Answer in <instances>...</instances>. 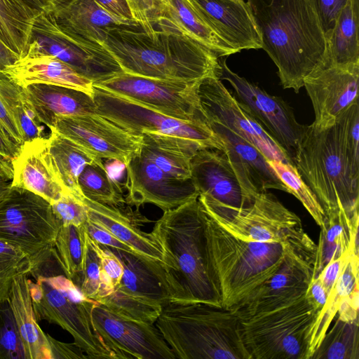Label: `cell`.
Instances as JSON below:
<instances>
[{
  "instance_id": "obj_43",
  "label": "cell",
  "mask_w": 359,
  "mask_h": 359,
  "mask_svg": "<svg viewBox=\"0 0 359 359\" xmlns=\"http://www.w3.org/2000/svg\"><path fill=\"white\" fill-rule=\"evenodd\" d=\"M98 303L121 318L149 324L155 323L163 308L158 304L126 294L117 289Z\"/></svg>"
},
{
  "instance_id": "obj_13",
  "label": "cell",
  "mask_w": 359,
  "mask_h": 359,
  "mask_svg": "<svg viewBox=\"0 0 359 359\" xmlns=\"http://www.w3.org/2000/svg\"><path fill=\"white\" fill-rule=\"evenodd\" d=\"M200 82L154 79L121 72L93 86L172 118L206 122L198 94Z\"/></svg>"
},
{
  "instance_id": "obj_45",
  "label": "cell",
  "mask_w": 359,
  "mask_h": 359,
  "mask_svg": "<svg viewBox=\"0 0 359 359\" xmlns=\"http://www.w3.org/2000/svg\"><path fill=\"white\" fill-rule=\"evenodd\" d=\"M72 280L86 297L97 302L101 299L102 271L100 245L92 240L88 233L83 269L80 274Z\"/></svg>"
},
{
  "instance_id": "obj_57",
  "label": "cell",
  "mask_w": 359,
  "mask_h": 359,
  "mask_svg": "<svg viewBox=\"0 0 359 359\" xmlns=\"http://www.w3.org/2000/svg\"><path fill=\"white\" fill-rule=\"evenodd\" d=\"M20 148L10 141L0 130V166L12 177L11 162Z\"/></svg>"
},
{
  "instance_id": "obj_48",
  "label": "cell",
  "mask_w": 359,
  "mask_h": 359,
  "mask_svg": "<svg viewBox=\"0 0 359 359\" xmlns=\"http://www.w3.org/2000/svg\"><path fill=\"white\" fill-rule=\"evenodd\" d=\"M62 225L81 226L88 219L87 208L79 198L71 192H65L50 204Z\"/></svg>"
},
{
  "instance_id": "obj_8",
  "label": "cell",
  "mask_w": 359,
  "mask_h": 359,
  "mask_svg": "<svg viewBox=\"0 0 359 359\" xmlns=\"http://www.w3.org/2000/svg\"><path fill=\"white\" fill-rule=\"evenodd\" d=\"M318 314L304 296L281 309L241 319L251 359H307L309 334Z\"/></svg>"
},
{
  "instance_id": "obj_21",
  "label": "cell",
  "mask_w": 359,
  "mask_h": 359,
  "mask_svg": "<svg viewBox=\"0 0 359 359\" xmlns=\"http://www.w3.org/2000/svg\"><path fill=\"white\" fill-rule=\"evenodd\" d=\"M191 179L200 197L219 206L243 209L255 199L243 189L226 156L218 149L203 148L196 152L191 161Z\"/></svg>"
},
{
  "instance_id": "obj_31",
  "label": "cell",
  "mask_w": 359,
  "mask_h": 359,
  "mask_svg": "<svg viewBox=\"0 0 359 359\" xmlns=\"http://www.w3.org/2000/svg\"><path fill=\"white\" fill-rule=\"evenodd\" d=\"M52 15L61 28L95 43L102 39L109 28L139 27L133 19L107 11L95 0H78Z\"/></svg>"
},
{
  "instance_id": "obj_35",
  "label": "cell",
  "mask_w": 359,
  "mask_h": 359,
  "mask_svg": "<svg viewBox=\"0 0 359 359\" xmlns=\"http://www.w3.org/2000/svg\"><path fill=\"white\" fill-rule=\"evenodd\" d=\"M50 153L65 189L81 198L79 177L84 168L100 158L62 135L54 129L48 137Z\"/></svg>"
},
{
  "instance_id": "obj_33",
  "label": "cell",
  "mask_w": 359,
  "mask_h": 359,
  "mask_svg": "<svg viewBox=\"0 0 359 359\" xmlns=\"http://www.w3.org/2000/svg\"><path fill=\"white\" fill-rule=\"evenodd\" d=\"M140 150L167 174L180 179H191V161L203 149L198 142L178 136L156 133L141 135Z\"/></svg>"
},
{
  "instance_id": "obj_4",
  "label": "cell",
  "mask_w": 359,
  "mask_h": 359,
  "mask_svg": "<svg viewBox=\"0 0 359 359\" xmlns=\"http://www.w3.org/2000/svg\"><path fill=\"white\" fill-rule=\"evenodd\" d=\"M205 229L210 279L221 306L226 309H233L247 299L289 255L317 248L314 242L245 241L223 228L207 211Z\"/></svg>"
},
{
  "instance_id": "obj_17",
  "label": "cell",
  "mask_w": 359,
  "mask_h": 359,
  "mask_svg": "<svg viewBox=\"0 0 359 359\" xmlns=\"http://www.w3.org/2000/svg\"><path fill=\"white\" fill-rule=\"evenodd\" d=\"M92 320L97 333L112 358H176L154 324L121 318L100 303L93 309Z\"/></svg>"
},
{
  "instance_id": "obj_47",
  "label": "cell",
  "mask_w": 359,
  "mask_h": 359,
  "mask_svg": "<svg viewBox=\"0 0 359 359\" xmlns=\"http://www.w3.org/2000/svg\"><path fill=\"white\" fill-rule=\"evenodd\" d=\"M131 18L151 39L159 33L158 25L163 13L164 0H124Z\"/></svg>"
},
{
  "instance_id": "obj_19",
  "label": "cell",
  "mask_w": 359,
  "mask_h": 359,
  "mask_svg": "<svg viewBox=\"0 0 359 359\" xmlns=\"http://www.w3.org/2000/svg\"><path fill=\"white\" fill-rule=\"evenodd\" d=\"M359 64L319 66L304 80L315 114L311 123L323 130L333 126L339 116L358 102Z\"/></svg>"
},
{
  "instance_id": "obj_40",
  "label": "cell",
  "mask_w": 359,
  "mask_h": 359,
  "mask_svg": "<svg viewBox=\"0 0 359 359\" xmlns=\"http://www.w3.org/2000/svg\"><path fill=\"white\" fill-rule=\"evenodd\" d=\"M0 97L20 128L24 140L43 136V127L37 118L23 88L8 79H0Z\"/></svg>"
},
{
  "instance_id": "obj_22",
  "label": "cell",
  "mask_w": 359,
  "mask_h": 359,
  "mask_svg": "<svg viewBox=\"0 0 359 359\" xmlns=\"http://www.w3.org/2000/svg\"><path fill=\"white\" fill-rule=\"evenodd\" d=\"M205 119L222 142V151L248 194L255 198L257 194L267 189H277L290 194L287 187L256 147L222 123Z\"/></svg>"
},
{
  "instance_id": "obj_1",
  "label": "cell",
  "mask_w": 359,
  "mask_h": 359,
  "mask_svg": "<svg viewBox=\"0 0 359 359\" xmlns=\"http://www.w3.org/2000/svg\"><path fill=\"white\" fill-rule=\"evenodd\" d=\"M262 48L278 68L283 88L296 93L327 61L328 43L310 0H247Z\"/></svg>"
},
{
  "instance_id": "obj_11",
  "label": "cell",
  "mask_w": 359,
  "mask_h": 359,
  "mask_svg": "<svg viewBox=\"0 0 359 359\" xmlns=\"http://www.w3.org/2000/svg\"><path fill=\"white\" fill-rule=\"evenodd\" d=\"M37 54L60 60L93 84L123 72L99 44L65 30L52 15L44 13L34 19L26 55Z\"/></svg>"
},
{
  "instance_id": "obj_49",
  "label": "cell",
  "mask_w": 359,
  "mask_h": 359,
  "mask_svg": "<svg viewBox=\"0 0 359 359\" xmlns=\"http://www.w3.org/2000/svg\"><path fill=\"white\" fill-rule=\"evenodd\" d=\"M100 255L102 299L111 294L119 285L123 273V266L119 259L107 247L100 245Z\"/></svg>"
},
{
  "instance_id": "obj_59",
  "label": "cell",
  "mask_w": 359,
  "mask_h": 359,
  "mask_svg": "<svg viewBox=\"0 0 359 359\" xmlns=\"http://www.w3.org/2000/svg\"><path fill=\"white\" fill-rule=\"evenodd\" d=\"M107 11L124 19H132L124 0H95Z\"/></svg>"
},
{
  "instance_id": "obj_58",
  "label": "cell",
  "mask_w": 359,
  "mask_h": 359,
  "mask_svg": "<svg viewBox=\"0 0 359 359\" xmlns=\"http://www.w3.org/2000/svg\"><path fill=\"white\" fill-rule=\"evenodd\" d=\"M328 295L329 294L320 280L316 277L309 286L305 297L311 305L319 313L324 306Z\"/></svg>"
},
{
  "instance_id": "obj_30",
  "label": "cell",
  "mask_w": 359,
  "mask_h": 359,
  "mask_svg": "<svg viewBox=\"0 0 359 359\" xmlns=\"http://www.w3.org/2000/svg\"><path fill=\"white\" fill-rule=\"evenodd\" d=\"M325 213L315 261V278L332 260L348 251L358 256V212L351 215L341 205Z\"/></svg>"
},
{
  "instance_id": "obj_5",
  "label": "cell",
  "mask_w": 359,
  "mask_h": 359,
  "mask_svg": "<svg viewBox=\"0 0 359 359\" xmlns=\"http://www.w3.org/2000/svg\"><path fill=\"white\" fill-rule=\"evenodd\" d=\"M156 326L181 359H251L234 310L203 303L170 302Z\"/></svg>"
},
{
  "instance_id": "obj_55",
  "label": "cell",
  "mask_w": 359,
  "mask_h": 359,
  "mask_svg": "<svg viewBox=\"0 0 359 359\" xmlns=\"http://www.w3.org/2000/svg\"><path fill=\"white\" fill-rule=\"evenodd\" d=\"M34 11L55 14L78 0H20Z\"/></svg>"
},
{
  "instance_id": "obj_39",
  "label": "cell",
  "mask_w": 359,
  "mask_h": 359,
  "mask_svg": "<svg viewBox=\"0 0 359 359\" xmlns=\"http://www.w3.org/2000/svg\"><path fill=\"white\" fill-rule=\"evenodd\" d=\"M358 320L337 318L311 359H358Z\"/></svg>"
},
{
  "instance_id": "obj_50",
  "label": "cell",
  "mask_w": 359,
  "mask_h": 359,
  "mask_svg": "<svg viewBox=\"0 0 359 359\" xmlns=\"http://www.w3.org/2000/svg\"><path fill=\"white\" fill-rule=\"evenodd\" d=\"M327 37L333 30L336 21L348 0H310Z\"/></svg>"
},
{
  "instance_id": "obj_9",
  "label": "cell",
  "mask_w": 359,
  "mask_h": 359,
  "mask_svg": "<svg viewBox=\"0 0 359 359\" xmlns=\"http://www.w3.org/2000/svg\"><path fill=\"white\" fill-rule=\"evenodd\" d=\"M206 211L234 236L245 240L275 243H313L299 217L266 191L256 195L251 205L227 208L198 197Z\"/></svg>"
},
{
  "instance_id": "obj_14",
  "label": "cell",
  "mask_w": 359,
  "mask_h": 359,
  "mask_svg": "<svg viewBox=\"0 0 359 359\" xmlns=\"http://www.w3.org/2000/svg\"><path fill=\"white\" fill-rule=\"evenodd\" d=\"M219 61V79L230 83L236 98L248 109L292 161L305 125L297 121L292 109L281 97L267 93L232 72L226 65L224 57H220Z\"/></svg>"
},
{
  "instance_id": "obj_38",
  "label": "cell",
  "mask_w": 359,
  "mask_h": 359,
  "mask_svg": "<svg viewBox=\"0 0 359 359\" xmlns=\"http://www.w3.org/2000/svg\"><path fill=\"white\" fill-rule=\"evenodd\" d=\"M79 185L83 196L90 200L111 206L126 204L121 186L110 177L102 158L84 168Z\"/></svg>"
},
{
  "instance_id": "obj_23",
  "label": "cell",
  "mask_w": 359,
  "mask_h": 359,
  "mask_svg": "<svg viewBox=\"0 0 359 359\" xmlns=\"http://www.w3.org/2000/svg\"><path fill=\"white\" fill-rule=\"evenodd\" d=\"M11 165L12 187L29 191L50 204L68 191L57 174L50 153L48 137L25 141Z\"/></svg>"
},
{
  "instance_id": "obj_15",
  "label": "cell",
  "mask_w": 359,
  "mask_h": 359,
  "mask_svg": "<svg viewBox=\"0 0 359 359\" xmlns=\"http://www.w3.org/2000/svg\"><path fill=\"white\" fill-rule=\"evenodd\" d=\"M198 94L205 118L222 123L248 141L267 161L278 160L293 164L279 144L218 77L201 81Z\"/></svg>"
},
{
  "instance_id": "obj_36",
  "label": "cell",
  "mask_w": 359,
  "mask_h": 359,
  "mask_svg": "<svg viewBox=\"0 0 359 359\" xmlns=\"http://www.w3.org/2000/svg\"><path fill=\"white\" fill-rule=\"evenodd\" d=\"M358 1L348 0L327 37L329 63L348 66L359 64Z\"/></svg>"
},
{
  "instance_id": "obj_60",
  "label": "cell",
  "mask_w": 359,
  "mask_h": 359,
  "mask_svg": "<svg viewBox=\"0 0 359 359\" xmlns=\"http://www.w3.org/2000/svg\"><path fill=\"white\" fill-rule=\"evenodd\" d=\"M20 59L18 54L13 52L0 39V79H8L2 72L9 65L14 64Z\"/></svg>"
},
{
  "instance_id": "obj_46",
  "label": "cell",
  "mask_w": 359,
  "mask_h": 359,
  "mask_svg": "<svg viewBox=\"0 0 359 359\" xmlns=\"http://www.w3.org/2000/svg\"><path fill=\"white\" fill-rule=\"evenodd\" d=\"M0 359H27L8 301L0 304Z\"/></svg>"
},
{
  "instance_id": "obj_3",
  "label": "cell",
  "mask_w": 359,
  "mask_h": 359,
  "mask_svg": "<svg viewBox=\"0 0 359 359\" xmlns=\"http://www.w3.org/2000/svg\"><path fill=\"white\" fill-rule=\"evenodd\" d=\"M205 217L198 198L192 199L163 212L151 232L162 250L170 302L221 306L209 276Z\"/></svg>"
},
{
  "instance_id": "obj_41",
  "label": "cell",
  "mask_w": 359,
  "mask_h": 359,
  "mask_svg": "<svg viewBox=\"0 0 359 359\" xmlns=\"http://www.w3.org/2000/svg\"><path fill=\"white\" fill-rule=\"evenodd\" d=\"M87 232L81 226L61 225L56 236L55 248L67 276L74 280L82 271L86 250Z\"/></svg>"
},
{
  "instance_id": "obj_37",
  "label": "cell",
  "mask_w": 359,
  "mask_h": 359,
  "mask_svg": "<svg viewBox=\"0 0 359 359\" xmlns=\"http://www.w3.org/2000/svg\"><path fill=\"white\" fill-rule=\"evenodd\" d=\"M38 14L20 0H0V39L20 58L27 54L34 19Z\"/></svg>"
},
{
  "instance_id": "obj_24",
  "label": "cell",
  "mask_w": 359,
  "mask_h": 359,
  "mask_svg": "<svg viewBox=\"0 0 359 359\" xmlns=\"http://www.w3.org/2000/svg\"><path fill=\"white\" fill-rule=\"evenodd\" d=\"M81 201L87 208L88 219L104 228L114 236L133 249L138 255L152 261L162 262V250L151 233L141 229L150 221L130 207L111 206L85 196Z\"/></svg>"
},
{
  "instance_id": "obj_2",
  "label": "cell",
  "mask_w": 359,
  "mask_h": 359,
  "mask_svg": "<svg viewBox=\"0 0 359 359\" xmlns=\"http://www.w3.org/2000/svg\"><path fill=\"white\" fill-rule=\"evenodd\" d=\"M125 73L185 82L219 78V57L187 36L161 29L150 39L140 27L109 28L96 42Z\"/></svg>"
},
{
  "instance_id": "obj_29",
  "label": "cell",
  "mask_w": 359,
  "mask_h": 359,
  "mask_svg": "<svg viewBox=\"0 0 359 359\" xmlns=\"http://www.w3.org/2000/svg\"><path fill=\"white\" fill-rule=\"evenodd\" d=\"M107 248L119 259L123 266V276L116 289L162 306L170 302L161 262L137 254Z\"/></svg>"
},
{
  "instance_id": "obj_51",
  "label": "cell",
  "mask_w": 359,
  "mask_h": 359,
  "mask_svg": "<svg viewBox=\"0 0 359 359\" xmlns=\"http://www.w3.org/2000/svg\"><path fill=\"white\" fill-rule=\"evenodd\" d=\"M85 226L89 237L99 245L132 254H137L130 246L114 236L104 228L90 221L88 219L85 223Z\"/></svg>"
},
{
  "instance_id": "obj_12",
  "label": "cell",
  "mask_w": 359,
  "mask_h": 359,
  "mask_svg": "<svg viewBox=\"0 0 359 359\" xmlns=\"http://www.w3.org/2000/svg\"><path fill=\"white\" fill-rule=\"evenodd\" d=\"M93 97L97 114L132 134L178 136L195 141L203 148L223 149L222 142L205 121L172 118L95 86Z\"/></svg>"
},
{
  "instance_id": "obj_7",
  "label": "cell",
  "mask_w": 359,
  "mask_h": 359,
  "mask_svg": "<svg viewBox=\"0 0 359 359\" xmlns=\"http://www.w3.org/2000/svg\"><path fill=\"white\" fill-rule=\"evenodd\" d=\"M28 279L37 321L46 320L67 331L88 358H112L97 333L92 311L98 303L86 297L67 276L53 248L32 264Z\"/></svg>"
},
{
  "instance_id": "obj_34",
  "label": "cell",
  "mask_w": 359,
  "mask_h": 359,
  "mask_svg": "<svg viewBox=\"0 0 359 359\" xmlns=\"http://www.w3.org/2000/svg\"><path fill=\"white\" fill-rule=\"evenodd\" d=\"M358 266L359 257L351 253L311 327L308 338L307 359H311L319 347L343 299L358 287Z\"/></svg>"
},
{
  "instance_id": "obj_6",
  "label": "cell",
  "mask_w": 359,
  "mask_h": 359,
  "mask_svg": "<svg viewBox=\"0 0 359 359\" xmlns=\"http://www.w3.org/2000/svg\"><path fill=\"white\" fill-rule=\"evenodd\" d=\"M292 162L325 212L339 205L351 215L358 212L359 160L348 147L339 118L323 130L305 126Z\"/></svg>"
},
{
  "instance_id": "obj_26",
  "label": "cell",
  "mask_w": 359,
  "mask_h": 359,
  "mask_svg": "<svg viewBox=\"0 0 359 359\" xmlns=\"http://www.w3.org/2000/svg\"><path fill=\"white\" fill-rule=\"evenodd\" d=\"M2 73L24 88L34 83L65 86L93 95V83L60 60L48 55H25L8 66Z\"/></svg>"
},
{
  "instance_id": "obj_52",
  "label": "cell",
  "mask_w": 359,
  "mask_h": 359,
  "mask_svg": "<svg viewBox=\"0 0 359 359\" xmlns=\"http://www.w3.org/2000/svg\"><path fill=\"white\" fill-rule=\"evenodd\" d=\"M0 130L1 132L20 148L25 142L22 133L8 111L7 107L0 97Z\"/></svg>"
},
{
  "instance_id": "obj_61",
  "label": "cell",
  "mask_w": 359,
  "mask_h": 359,
  "mask_svg": "<svg viewBox=\"0 0 359 359\" xmlns=\"http://www.w3.org/2000/svg\"><path fill=\"white\" fill-rule=\"evenodd\" d=\"M12 177L0 166V202L9 191Z\"/></svg>"
},
{
  "instance_id": "obj_10",
  "label": "cell",
  "mask_w": 359,
  "mask_h": 359,
  "mask_svg": "<svg viewBox=\"0 0 359 359\" xmlns=\"http://www.w3.org/2000/svg\"><path fill=\"white\" fill-rule=\"evenodd\" d=\"M61 225L50 203L29 191L11 187L0 202V239L24 252L32 265L55 248Z\"/></svg>"
},
{
  "instance_id": "obj_28",
  "label": "cell",
  "mask_w": 359,
  "mask_h": 359,
  "mask_svg": "<svg viewBox=\"0 0 359 359\" xmlns=\"http://www.w3.org/2000/svg\"><path fill=\"white\" fill-rule=\"evenodd\" d=\"M222 36L238 52L262 48L250 9L244 0H197Z\"/></svg>"
},
{
  "instance_id": "obj_53",
  "label": "cell",
  "mask_w": 359,
  "mask_h": 359,
  "mask_svg": "<svg viewBox=\"0 0 359 359\" xmlns=\"http://www.w3.org/2000/svg\"><path fill=\"white\" fill-rule=\"evenodd\" d=\"M351 253L353 252L348 251L340 257L332 260L316 276L320 280L328 294H330L345 263Z\"/></svg>"
},
{
  "instance_id": "obj_54",
  "label": "cell",
  "mask_w": 359,
  "mask_h": 359,
  "mask_svg": "<svg viewBox=\"0 0 359 359\" xmlns=\"http://www.w3.org/2000/svg\"><path fill=\"white\" fill-rule=\"evenodd\" d=\"M50 346L52 359L57 358H88L83 351L74 342L72 344L57 341L47 334Z\"/></svg>"
},
{
  "instance_id": "obj_18",
  "label": "cell",
  "mask_w": 359,
  "mask_h": 359,
  "mask_svg": "<svg viewBox=\"0 0 359 359\" xmlns=\"http://www.w3.org/2000/svg\"><path fill=\"white\" fill-rule=\"evenodd\" d=\"M125 167L128 191L125 201L129 206L151 203L165 212L199 196L191 179L180 180L167 174L140 148Z\"/></svg>"
},
{
  "instance_id": "obj_25",
  "label": "cell",
  "mask_w": 359,
  "mask_h": 359,
  "mask_svg": "<svg viewBox=\"0 0 359 359\" xmlns=\"http://www.w3.org/2000/svg\"><path fill=\"white\" fill-rule=\"evenodd\" d=\"M158 29L187 36L219 57L238 53L219 33L197 0H164Z\"/></svg>"
},
{
  "instance_id": "obj_42",
  "label": "cell",
  "mask_w": 359,
  "mask_h": 359,
  "mask_svg": "<svg viewBox=\"0 0 359 359\" xmlns=\"http://www.w3.org/2000/svg\"><path fill=\"white\" fill-rule=\"evenodd\" d=\"M278 178L304 205L316 223L321 227L323 225L325 213L317 197L303 180L295 166L290 163L278 160L267 161Z\"/></svg>"
},
{
  "instance_id": "obj_27",
  "label": "cell",
  "mask_w": 359,
  "mask_h": 359,
  "mask_svg": "<svg viewBox=\"0 0 359 359\" xmlns=\"http://www.w3.org/2000/svg\"><path fill=\"white\" fill-rule=\"evenodd\" d=\"M40 122L54 128L56 119L97 114L93 96L74 88L34 83L22 88Z\"/></svg>"
},
{
  "instance_id": "obj_20",
  "label": "cell",
  "mask_w": 359,
  "mask_h": 359,
  "mask_svg": "<svg viewBox=\"0 0 359 359\" xmlns=\"http://www.w3.org/2000/svg\"><path fill=\"white\" fill-rule=\"evenodd\" d=\"M51 129L96 156L117 161L124 165L142 144L140 135L132 134L98 114L59 117Z\"/></svg>"
},
{
  "instance_id": "obj_16",
  "label": "cell",
  "mask_w": 359,
  "mask_h": 359,
  "mask_svg": "<svg viewBox=\"0 0 359 359\" xmlns=\"http://www.w3.org/2000/svg\"><path fill=\"white\" fill-rule=\"evenodd\" d=\"M316 253L302 250L291 254L270 278L231 309L243 319L294 303L305 296L315 278Z\"/></svg>"
},
{
  "instance_id": "obj_32",
  "label": "cell",
  "mask_w": 359,
  "mask_h": 359,
  "mask_svg": "<svg viewBox=\"0 0 359 359\" xmlns=\"http://www.w3.org/2000/svg\"><path fill=\"white\" fill-rule=\"evenodd\" d=\"M28 275L14 280L8 298L27 359H52L47 334L39 327L34 311Z\"/></svg>"
},
{
  "instance_id": "obj_44",
  "label": "cell",
  "mask_w": 359,
  "mask_h": 359,
  "mask_svg": "<svg viewBox=\"0 0 359 359\" xmlns=\"http://www.w3.org/2000/svg\"><path fill=\"white\" fill-rule=\"evenodd\" d=\"M32 262L18 248L0 239V304L8 300L16 277L28 275Z\"/></svg>"
},
{
  "instance_id": "obj_56",
  "label": "cell",
  "mask_w": 359,
  "mask_h": 359,
  "mask_svg": "<svg viewBox=\"0 0 359 359\" xmlns=\"http://www.w3.org/2000/svg\"><path fill=\"white\" fill-rule=\"evenodd\" d=\"M358 292L357 287L343 299L337 312L339 319L347 322L358 320Z\"/></svg>"
}]
</instances>
